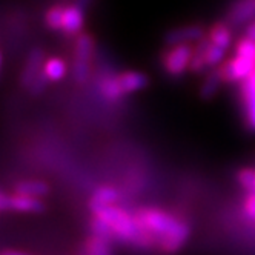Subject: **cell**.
<instances>
[{"instance_id":"6da1fadb","label":"cell","mask_w":255,"mask_h":255,"mask_svg":"<svg viewBox=\"0 0 255 255\" xmlns=\"http://www.w3.org/2000/svg\"><path fill=\"white\" fill-rule=\"evenodd\" d=\"M140 228L137 248H157L163 254L172 255L183 248L189 239V226L177 217L155 208H143L134 214Z\"/></svg>"},{"instance_id":"7a4b0ae2","label":"cell","mask_w":255,"mask_h":255,"mask_svg":"<svg viewBox=\"0 0 255 255\" xmlns=\"http://www.w3.org/2000/svg\"><path fill=\"white\" fill-rule=\"evenodd\" d=\"M94 215L102 218V220L108 225V228L113 232V237L116 242L138 246L140 228L135 222L134 215H129L128 212H125L116 206L103 208V209L97 211Z\"/></svg>"},{"instance_id":"3957f363","label":"cell","mask_w":255,"mask_h":255,"mask_svg":"<svg viewBox=\"0 0 255 255\" xmlns=\"http://www.w3.org/2000/svg\"><path fill=\"white\" fill-rule=\"evenodd\" d=\"M194 48L188 43H181L169 48L163 54V68L171 76H180L191 66Z\"/></svg>"},{"instance_id":"277c9868","label":"cell","mask_w":255,"mask_h":255,"mask_svg":"<svg viewBox=\"0 0 255 255\" xmlns=\"http://www.w3.org/2000/svg\"><path fill=\"white\" fill-rule=\"evenodd\" d=\"M0 209L2 212L17 211V212H28V214H39L45 211V203L40 198L22 195V194H0Z\"/></svg>"},{"instance_id":"5b68a950","label":"cell","mask_w":255,"mask_h":255,"mask_svg":"<svg viewBox=\"0 0 255 255\" xmlns=\"http://www.w3.org/2000/svg\"><path fill=\"white\" fill-rule=\"evenodd\" d=\"M94 40L89 34H82L76 42V57H74V79L79 83L86 82L89 74V60L93 57Z\"/></svg>"},{"instance_id":"8992f818","label":"cell","mask_w":255,"mask_h":255,"mask_svg":"<svg viewBox=\"0 0 255 255\" xmlns=\"http://www.w3.org/2000/svg\"><path fill=\"white\" fill-rule=\"evenodd\" d=\"M217 69L220 72L223 82H228V83L243 82L255 71V62L249 60L246 57H242V56H237V57L222 63Z\"/></svg>"},{"instance_id":"52a82bcc","label":"cell","mask_w":255,"mask_h":255,"mask_svg":"<svg viewBox=\"0 0 255 255\" xmlns=\"http://www.w3.org/2000/svg\"><path fill=\"white\" fill-rule=\"evenodd\" d=\"M240 97H242L246 125L249 129L255 131V71L246 80L242 82Z\"/></svg>"},{"instance_id":"ba28073f","label":"cell","mask_w":255,"mask_h":255,"mask_svg":"<svg viewBox=\"0 0 255 255\" xmlns=\"http://www.w3.org/2000/svg\"><path fill=\"white\" fill-rule=\"evenodd\" d=\"M166 43L168 45H181L188 42H200L205 39V29L200 25H188V26H180L175 29H171L166 34Z\"/></svg>"},{"instance_id":"9c48e42d","label":"cell","mask_w":255,"mask_h":255,"mask_svg":"<svg viewBox=\"0 0 255 255\" xmlns=\"http://www.w3.org/2000/svg\"><path fill=\"white\" fill-rule=\"evenodd\" d=\"M43 51L42 49H32L26 59L25 68L22 71V85L29 88L32 82L37 79L43 71Z\"/></svg>"},{"instance_id":"30bf717a","label":"cell","mask_w":255,"mask_h":255,"mask_svg":"<svg viewBox=\"0 0 255 255\" xmlns=\"http://www.w3.org/2000/svg\"><path fill=\"white\" fill-rule=\"evenodd\" d=\"M117 82L120 85L122 93L126 96V94H132L135 91L143 89L148 85V77L138 71H126L117 77Z\"/></svg>"},{"instance_id":"8fae6325","label":"cell","mask_w":255,"mask_h":255,"mask_svg":"<svg viewBox=\"0 0 255 255\" xmlns=\"http://www.w3.org/2000/svg\"><path fill=\"white\" fill-rule=\"evenodd\" d=\"M255 15V0H237V3L231 8L228 20L232 25H242Z\"/></svg>"},{"instance_id":"7c38bea8","label":"cell","mask_w":255,"mask_h":255,"mask_svg":"<svg viewBox=\"0 0 255 255\" xmlns=\"http://www.w3.org/2000/svg\"><path fill=\"white\" fill-rule=\"evenodd\" d=\"M119 200V192L114 188H99L93 197H91V202H89V209L93 211V214H96L97 211L108 208V206H114V203Z\"/></svg>"},{"instance_id":"4fadbf2b","label":"cell","mask_w":255,"mask_h":255,"mask_svg":"<svg viewBox=\"0 0 255 255\" xmlns=\"http://www.w3.org/2000/svg\"><path fill=\"white\" fill-rule=\"evenodd\" d=\"M83 8L79 5H71L65 8V17H63V28L62 31L66 34L74 35L77 34L83 26Z\"/></svg>"},{"instance_id":"5bb4252c","label":"cell","mask_w":255,"mask_h":255,"mask_svg":"<svg viewBox=\"0 0 255 255\" xmlns=\"http://www.w3.org/2000/svg\"><path fill=\"white\" fill-rule=\"evenodd\" d=\"M79 255H113L111 242L99 239L96 235H91L82 245Z\"/></svg>"},{"instance_id":"9a60e30c","label":"cell","mask_w":255,"mask_h":255,"mask_svg":"<svg viewBox=\"0 0 255 255\" xmlns=\"http://www.w3.org/2000/svg\"><path fill=\"white\" fill-rule=\"evenodd\" d=\"M14 191H15V194L40 198L49 192V186L42 180H23V181H19V183L15 185Z\"/></svg>"},{"instance_id":"2e32d148","label":"cell","mask_w":255,"mask_h":255,"mask_svg":"<svg viewBox=\"0 0 255 255\" xmlns=\"http://www.w3.org/2000/svg\"><path fill=\"white\" fill-rule=\"evenodd\" d=\"M209 39L214 45L228 49L232 43V32L229 26H226L225 23H217L209 31Z\"/></svg>"},{"instance_id":"e0dca14e","label":"cell","mask_w":255,"mask_h":255,"mask_svg":"<svg viewBox=\"0 0 255 255\" xmlns=\"http://www.w3.org/2000/svg\"><path fill=\"white\" fill-rule=\"evenodd\" d=\"M211 39H202L197 46L194 48V56H192V60H191V66L189 69L194 71V72H200V71H203L208 65H206V51L211 45Z\"/></svg>"},{"instance_id":"ac0fdd59","label":"cell","mask_w":255,"mask_h":255,"mask_svg":"<svg viewBox=\"0 0 255 255\" xmlns=\"http://www.w3.org/2000/svg\"><path fill=\"white\" fill-rule=\"evenodd\" d=\"M43 74L49 82H59L66 74V65L62 59L52 57L45 62L43 65Z\"/></svg>"},{"instance_id":"d6986e66","label":"cell","mask_w":255,"mask_h":255,"mask_svg":"<svg viewBox=\"0 0 255 255\" xmlns=\"http://www.w3.org/2000/svg\"><path fill=\"white\" fill-rule=\"evenodd\" d=\"M222 82H223V79L220 76V72H218V69L217 68L212 69L209 72V76L206 77L205 83L202 85V89H200V96H202L203 99H206V100L212 99L217 94L218 88L222 86Z\"/></svg>"},{"instance_id":"ffe728a7","label":"cell","mask_w":255,"mask_h":255,"mask_svg":"<svg viewBox=\"0 0 255 255\" xmlns=\"http://www.w3.org/2000/svg\"><path fill=\"white\" fill-rule=\"evenodd\" d=\"M99 89L105 99L108 100H119L122 96H125L120 89V85L117 82V77H105L99 82Z\"/></svg>"},{"instance_id":"44dd1931","label":"cell","mask_w":255,"mask_h":255,"mask_svg":"<svg viewBox=\"0 0 255 255\" xmlns=\"http://www.w3.org/2000/svg\"><path fill=\"white\" fill-rule=\"evenodd\" d=\"M63 17H65V8L60 5L52 6L45 14V22L51 29H62L63 28Z\"/></svg>"},{"instance_id":"7402d4cb","label":"cell","mask_w":255,"mask_h":255,"mask_svg":"<svg viewBox=\"0 0 255 255\" xmlns=\"http://www.w3.org/2000/svg\"><path fill=\"white\" fill-rule=\"evenodd\" d=\"M237 181L245 188L248 192L255 194V169L254 168H243L237 172Z\"/></svg>"},{"instance_id":"603a6c76","label":"cell","mask_w":255,"mask_h":255,"mask_svg":"<svg viewBox=\"0 0 255 255\" xmlns=\"http://www.w3.org/2000/svg\"><path fill=\"white\" fill-rule=\"evenodd\" d=\"M235 51H237V56H242V57H246V59L255 62V40H252L249 37L242 39L239 43H237Z\"/></svg>"},{"instance_id":"cb8c5ba5","label":"cell","mask_w":255,"mask_h":255,"mask_svg":"<svg viewBox=\"0 0 255 255\" xmlns=\"http://www.w3.org/2000/svg\"><path fill=\"white\" fill-rule=\"evenodd\" d=\"M225 52H226V49L211 43L208 51H206V65L208 66H217L218 63L223 60Z\"/></svg>"},{"instance_id":"d4e9b609","label":"cell","mask_w":255,"mask_h":255,"mask_svg":"<svg viewBox=\"0 0 255 255\" xmlns=\"http://www.w3.org/2000/svg\"><path fill=\"white\" fill-rule=\"evenodd\" d=\"M48 79L45 77V74H43V71H42V74L35 79L34 82H32V85L29 86V91L34 94V96H39V94H42L43 91H45V88H46V85H48Z\"/></svg>"},{"instance_id":"484cf974","label":"cell","mask_w":255,"mask_h":255,"mask_svg":"<svg viewBox=\"0 0 255 255\" xmlns=\"http://www.w3.org/2000/svg\"><path fill=\"white\" fill-rule=\"evenodd\" d=\"M245 211L252 220H255V194L254 192H249L245 200Z\"/></svg>"},{"instance_id":"4316f807","label":"cell","mask_w":255,"mask_h":255,"mask_svg":"<svg viewBox=\"0 0 255 255\" xmlns=\"http://www.w3.org/2000/svg\"><path fill=\"white\" fill-rule=\"evenodd\" d=\"M2 255H28L25 252H19V251H11V249H5L2 252Z\"/></svg>"},{"instance_id":"83f0119b","label":"cell","mask_w":255,"mask_h":255,"mask_svg":"<svg viewBox=\"0 0 255 255\" xmlns=\"http://www.w3.org/2000/svg\"><path fill=\"white\" fill-rule=\"evenodd\" d=\"M248 37L252 39V40H255V23L248 28Z\"/></svg>"}]
</instances>
